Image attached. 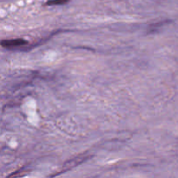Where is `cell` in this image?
Wrapping results in <instances>:
<instances>
[{"mask_svg":"<svg viewBox=\"0 0 178 178\" xmlns=\"http://www.w3.org/2000/svg\"><path fill=\"white\" fill-rule=\"evenodd\" d=\"M70 0H49L46 2V5H60L68 3Z\"/></svg>","mask_w":178,"mask_h":178,"instance_id":"7a4b0ae2","label":"cell"},{"mask_svg":"<svg viewBox=\"0 0 178 178\" xmlns=\"http://www.w3.org/2000/svg\"><path fill=\"white\" fill-rule=\"evenodd\" d=\"M28 42L23 38H16V39H8V40H3L1 42V45L6 49H15L27 44Z\"/></svg>","mask_w":178,"mask_h":178,"instance_id":"6da1fadb","label":"cell"}]
</instances>
